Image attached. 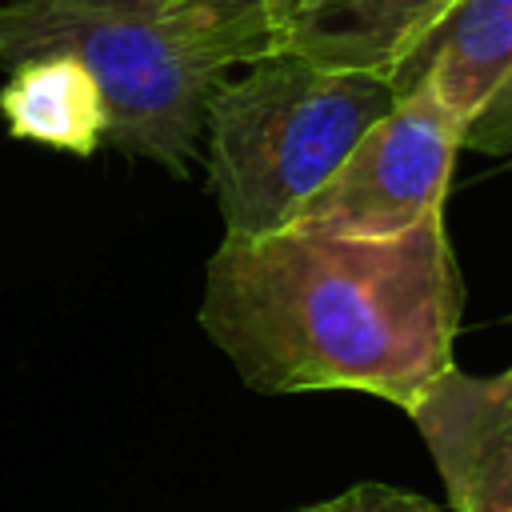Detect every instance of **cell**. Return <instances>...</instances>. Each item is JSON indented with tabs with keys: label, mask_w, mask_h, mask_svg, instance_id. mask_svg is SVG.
Returning a JSON list of instances; mask_svg holds the SVG:
<instances>
[{
	"label": "cell",
	"mask_w": 512,
	"mask_h": 512,
	"mask_svg": "<svg viewBox=\"0 0 512 512\" xmlns=\"http://www.w3.org/2000/svg\"><path fill=\"white\" fill-rule=\"evenodd\" d=\"M396 104L384 76L268 52L224 76L208 104L204 168L224 236L284 228Z\"/></svg>",
	"instance_id": "obj_3"
},
{
	"label": "cell",
	"mask_w": 512,
	"mask_h": 512,
	"mask_svg": "<svg viewBox=\"0 0 512 512\" xmlns=\"http://www.w3.org/2000/svg\"><path fill=\"white\" fill-rule=\"evenodd\" d=\"M452 512H512V368H448L408 412Z\"/></svg>",
	"instance_id": "obj_6"
},
{
	"label": "cell",
	"mask_w": 512,
	"mask_h": 512,
	"mask_svg": "<svg viewBox=\"0 0 512 512\" xmlns=\"http://www.w3.org/2000/svg\"><path fill=\"white\" fill-rule=\"evenodd\" d=\"M460 148V124L452 112L428 88H412L352 144L340 168L288 224L364 240L400 236L444 212Z\"/></svg>",
	"instance_id": "obj_4"
},
{
	"label": "cell",
	"mask_w": 512,
	"mask_h": 512,
	"mask_svg": "<svg viewBox=\"0 0 512 512\" xmlns=\"http://www.w3.org/2000/svg\"><path fill=\"white\" fill-rule=\"evenodd\" d=\"M464 284L444 212L384 240L224 236L200 328L256 392H368L404 412L448 372Z\"/></svg>",
	"instance_id": "obj_1"
},
{
	"label": "cell",
	"mask_w": 512,
	"mask_h": 512,
	"mask_svg": "<svg viewBox=\"0 0 512 512\" xmlns=\"http://www.w3.org/2000/svg\"><path fill=\"white\" fill-rule=\"evenodd\" d=\"M0 116L16 140L48 144L72 156H96L108 132L100 84L72 56H32L8 68Z\"/></svg>",
	"instance_id": "obj_8"
},
{
	"label": "cell",
	"mask_w": 512,
	"mask_h": 512,
	"mask_svg": "<svg viewBox=\"0 0 512 512\" xmlns=\"http://www.w3.org/2000/svg\"><path fill=\"white\" fill-rule=\"evenodd\" d=\"M388 84L396 96L428 88L464 148L512 156V0H456Z\"/></svg>",
	"instance_id": "obj_5"
},
{
	"label": "cell",
	"mask_w": 512,
	"mask_h": 512,
	"mask_svg": "<svg viewBox=\"0 0 512 512\" xmlns=\"http://www.w3.org/2000/svg\"><path fill=\"white\" fill-rule=\"evenodd\" d=\"M296 512H444V508L432 504L428 496L412 492V488L364 480V484L344 488L340 496H328V500L308 504V508H296Z\"/></svg>",
	"instance_id": "obj_9"
},
{
	"label": "cell",
	"mask_w": 512,
	"mask_h": 512,
	"mask_svg": "<svg viewBox=\"0 0 512 512\" xmlns=\"http://www.w3.org/2000/svg\"><path fill=\"white\" fill-rule=\"evenodd\" d=\"M456 0H264L272 48L328 68L392 76Z\"/></svg>",
	"instance_id": "obj_7"
},
{
	"label": "cell",
	"mask_w": 512,
	"mask_h": 512,
	"mask_svg": "<svg viewBox=\"0 0 512 512\" xmlns=\"http://www.w3.org/2000/svg\"><path fill=\"white\" fill-rule=\"evenodd\" d=\"M272 48L264 0H4L0 64L72 56L100 84L104 144L188 176L208 104L232 68Z\"/></svg>",
	"instance_id": "obj_2"
}]
</instances>
